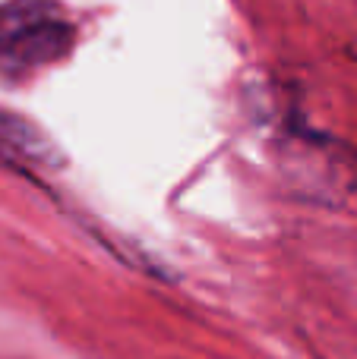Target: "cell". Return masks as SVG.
<instances>
[{"instance_id": "1", "label": "cell", "mask_w": 357, "mask_h": 359, "mask_svg": "<svg viewBox=\"0 0 357 359\" xmlns=\"http://www.w3.org/2000/svg\"><path fill=\"white\" fill-rule=\"evenodd\" d=\"M76 25L57 0H10L0 6V73L22 79L63 60Z\"/></svg>"}, {"instance_id": "2", "label": "cell", "mask_w": 357, "mask_h": 359, "mask_svg": "<svg viewBox=\"0 0 357 359\" xmlns=\"http://www.w3.org/2000/svg\"><path fill=\"white\" fill-rule=\"evenodd\" d=\"M0 158L10 164L48 168L54 164V145L41 136L32 123L0 111Z\"/></svg>"}]
</instances>
